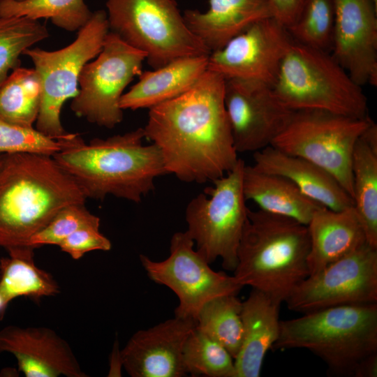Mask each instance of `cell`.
Listing matches in <instances>:
<instances>
[{"mask_svg": "<svg viewBox=\"0 0 377 377\" xmlns=\"http://www.w3.org/2000/svg\"><path fill=\"white\" fill-rule=\"evenodd\" d=\"M224 89L225 78L207 70L184 93L149 108L145 137L158 147L167 174L203 184L235 167Z\"/></svg>", "mask_w": 377, "mask_h": 377, "instance_id": "obj_1", "label": "cell"}, {"mask_svg": "<svg viewBox=\"0 0 377 377\" xmlns=\"http://www.w3.org/2000/svg\"><path fill=\"white\" fill-rule=\"evenodd\" d=\"M144 138L143 128L89 143L70 133L52 157L87 198L112 195L138 203L154 189L155 179L167 174L158 147L144 145Z\"/></svg>", "mask_w": 377, "mask_h": 377, "instance_id": "obj_2", "label": "cell"}, {"mask_svg": "<svg viewBox=\"0 0 377 377\" xmlns=\"http://www.w3.org/2000/svg\"><path fill=\"white\" fill-rule=\"evenodd\" d=\"M86 200L52 156L1 154L0 247L29 246L30 239L60 210Z\"/></svg>", "mask_w": 377, "mask_h": 377, "instance_id": "obj_3", "label": "cell"}, {"mask_svg": "<svg viewBox=\"0 0 377 377\" xmlns=\"http://www.w3.org/2000/svg\"><path fill=\"white\" fill-rule=\"evenodd\" d=\"M276 349H306L331 374L372 377L377 371V303L341 305L280 320Z\"/></svg>", "mask_w": 377, "mask_h": 377, "instance_id": "obj_4", "label": "cell"}, {"mask_svg": "<svg viewBox=\"0 0 377 377\" xmlns=\"http://www.w3.org/2000/svg\"><path fill=\"white\" fill-rule=\"evenodd\" d=\"M307 226L261 209H248L232 275L242 287L285 302L309 275Z\"/></svg>", "mask_w": 377, "mask_h": 377, "instance_id": "obj_5", "label": "cell"}, {"mask_svg": "<svg viewBox=\"0 0 377 377\" xmlns=\"http://www.w3.org/2000/svg\"><path fill=\"white\" fill-rule=\"evenodd\" d=\"M273 89L294 111L319 110L357 119L368 116L362 86L332 54L296 41L281 62Z\"/></svg>", "mask_w": 377, "mask_h": 377, "instance_id": "obj_6", "label": "cell"}, {"mask_svg": "<svg viewBox=\"0 0 377 377\" xmlns=\"http://www.w3.org/2000/svg\"><path fill=\"white\" fill-rule=\"evenodd\" d=\"M109 31L144 53L152 69L179 58L209 55L175 0H106Z\"/></svg>", "mask_w": 377, "mask_h": 377, "instance_id": "obj_7", "label": "cell"}, {"mask_svg": "<svg viewBox=\"0 0 377 377\" xmlns=\"http://www.w3.org/2000/svg\"><path fill=\"white\" fill-rule=\"evenodd\" d=\"M108 32L107 13L98 10L70 45L55 51L30 47L24 52L32 61L41 82V102L36 121L38 131L55 140L70 134L61 122L62 106L77 95L82 69L101 52Z\"/></svg>", "mask_w": 377, "mask_h": 377, "instance_id": "obj_8", "label": "cell"}, {"mask_svg": "<svg viewBox=\"0 0 377 377\" xmlns=\"http://www.w3.org/2000/svg\"><path fill=\"white\" fill-rule=\"evenodd\" d=\"M245 163L242 158L224 176L187 205L186 230L196 250L209 263L220 258L224 269L234 271L249 208L242 189Z\"/></svg>", "mask_w": 377, "mask_h": 377, "instance_id": "obj_9", "label": "cell"}, {"mask_svg": "<svg viewBox=\"0 0 377 377\" xmlns=\"http://www.w3.org/2000/svg\"><path fill=\"white\" fill-rule=\"evenodd\" d=\"M372 119L319 110H296L271 146L306 159L332 175L353 198L352 158Z\"/></svg>", "mask_w": 377, "mask_h": 377, "instance_id": "obj_10", "label": "cell"}, {"mask_svg": "<svg viewBox=\"0 0 377 377\" xmlns=\"http://www.w3.org/2000/svg\"><path fill=\"white\" fill-rule=\"evenodd\" d=\"M146 57L145 53L109 31L96 59L82 69L71 110L99 126H116L123 119L121 97L128 84L142 73Z\"/></svg>", "mask_w": 377, "mask_h": 377, "instance_id": "obj_11", "label": "cell"}, {"mask_svg": "<svg viewBox=\"0 0 377 377\" xmlns=\"http://www.w3.org/2000/svg\"><path fill=\"white\" fill-rule=\"evenodd\" d=\"M193 246L186 231L177 232L165 260L154 261L145 255L140 260L151 280L168 287L177 296L175 316L196 321L206 303L219 296L237 295L242 286L233 276L213 270Z\"/></svg>", "mask_w": 377, "mask_h": 377, "instance_id": "obj_12", "label": "cell"}, {"mask_svg": "<svg viewBox=\"0 0 377 377\" xmlns=\"http://www.w3.org/2000/svg\"><path fill=\"white\" fill-rule=\"evenodd\" d=\"M285 302L303 314L341 305L377 303V248L367 242L308 276Z\"/></svg>", "mask_w": 377, "mask_h": 377, "instance_id": "obj_13", "label": "cell"}, {"mask_svg": "<svg viewBox=\"0 0 377 377\" xmlns=\"http://www.w3.org/2000/svg\"><path fill=\"white\" fill-rule=\"evenodd\" d=\"M225 106L237 153L256 152L268 146L286 128L294 110L263 82L225 79Z\"/></svg>", "mask_w": 377, "mask_h": 377, "instance_id": "obj_14", "label": "cell"}, {"mask_svg": "<svg viewBox=\"0 0 377 377\" xmlns=\"http://www.w3.org/2000/svg\"><path fill=\"white\" fill-rule=\"evenodd\" d=\"M274 17L258 21L208 57L207 70L225 79L253 80L274 86L281 62L294 42Z\"/></svg>", "mask_w": 377, "mask_h": 377, "instance_id": "obj_15", "label": "cell"}, {"mask_svg": "<svg viewBox=\"0 0 377 377\" xmlns=\"http://www.w3.org/2000/svg\"><path fill=\"white\" fill-rule=\"evenodd\" d=\"M332 55L359 85H377V8L371 0H333Z\"/></svg>", "mask_w": 377, "mask_h": 377, "instance_id": "obj_16", "label": "cell"}, {"mask_svg": "<svg viewBox=\"0 0 377 377\" xmlns=\"http://www.w3.org/2000/svg\"><path fill=\"white\" fill-rule=\"evenodd\" d=\"M196 321L175 316L136 332L120 350L122 367L131 377H182L185 342Z\"/></svg>", "mask_w": 377, "mask_h": 377, "instance_id": "obj_17", "label": "cell"}, {"mask_svg": "<svg viewBox=\"0 0 377 377\" xmlns=\"http://www.w3.org/2000/svg\"><path fill=\"white\" fill-rule=\"evenodd\" d=\"M0 353L13 355L18 370L27 377L87 376L69 344L48 327H3Z\"/></svg>", "mask_w": 377, "mask_h": 377, "instance_id": "obj_18", "label": "cell"}, {"mask_svg": "<svg viewBox=\"0 0 377 377\" xmlns=\"http://www.w3.org/2000/svg\"><path fill=\"white\" fill-rule=\"evenodd\" d=\"M253 162L256 170L287 178L306 197L328 209L340 211L353 206V198L338 181L306 159L270 145L254 152Z\"/></svg>", "mask_w": 377, "mask_h": 377, "instance_id": "obj_19", "label": "cell"}, {"mask_svg": "<svg viewBox=\"0 0 377 377\" xmlns=\"http://www.w3.org/2000/svg\"><path fill=\"white\" fill-rule=\"evenodd\" d=\"M206 12L186 9L183 15L188 29L210 52L261 20L273 17L267 0H208Z\"/></svg>", "mask_w": 377, "mask_h": 377, "instance_id": "obj_20", "label": "cell"}, {"mask_svg": "<svg viewBox=\"0 0 377 377\" xmlns=\"http://www.w3.org/2000/svg\"><path fill=\"white\" fill-rule=\"evenodd\" d=\"M282 302L254 288L242 302L243 337L239 351L234 360L235 377L260 376L265 356L279 336V310Z\"/></svg>", "mask_w": 377, "mask_h": 377, "instance_id": "obj_21", "label": "cell"}, {"mask_svg": "<svg viewBox=\"0 0 377 377\" xmlns=\"http://www.w3.org/2000/svg\"><path fill=\"white\" fill-rule=\"evenodd\" d=\"M307 228L310 239L307 257L309 275L367 243L353 206L340 211L321 206L314 212Z\"/></svg>", "mask_w": 377, "mask_h": 377, "instance_id": "obj_22", "label": "cell"}, {"mask_svg": "<svg viewBox=\"0 0 377 377\" xmlns=\"http://www.w3.org/2000/svg\"><path fill=\"white\" fill-rule=\"evenodd\" d=\"M209 55L177 59L153 71L142 72L139 81L121 97L124 110L151 108L189 89L207 70Z\"/></svg>", "mask_w": 377, "mask_h": 377, "instance_id": "obj_23", "label": "cell"}, {"mask_svg": "<svg viewBox=\"0 0 377 377\" xmlns=\"http://www.w3.org/2000/svg\"><path fill=\"white\" fill-rule=\"evenodd\" d=\"M242 189L246 200H252L264 212L290 218L307 226L321 205L306 197L289 179L281 175L244 165Z\"/></svg>", "mask_w": 377, "mask_h": 377, "instance_id": "obj_24", "label": "cell"}, {"mask_svg": "<svg viewBox=\"0 0 377 377\" xmlns=\"http://www.w3.org/2000/svg\"><path fill=\"white\" fill-rule=\"evenodd\" d=\"M34 249L29 246L10 249L8 256L0 259V292L8 303L19 297L39 301L60 292L52 275L35 265Z\"/></svg>", "mask_w": 377, "mask_h": 377, "instance_id": "obj_25", "label": "cell"}, {"mask_svg": "<svg viewBox=\"0 0 377 377\" xmlns=\"http://www.w3.org/2000/svg\"><path fill=\"white\" fill-rule=\"evenodd\" d=\"M353 207L367 242L377 248V149L362 137L352 158Z\"/></svg>", "mask_w": 377, "mask_h": 377, "instance_id": "obj_26", "label": "cell"}, {"mask_svg": "<svg viewBox=\"0 0 377 377\" xmlns=\"http://www.w3.org/2000/svg\"><path fill=\"white\" fill-rule=\"evenodd\" d=\"M42 86L34 68L19 67L0 87V119L8 124L33 128L41 102Z\"/></svg>", "mask_w": 377, "mask_h": 377, "instance_id": "obj_27", "label": "cell"}, {"mask_svg": "<svg viewBox=\"0 0 377 377\" xmlns=\"http://www.w3.org/2000/svg\"><path fill=\"white\" fill-rule=\"evenodd\" d=\"M242 303L237 295L217 297L203 306L196 319V328L221 344L234 360L243 337Z\"/></svg>", "mask_w": 377, "mask_h": 377, "instance_id": "obj_28", "label": "cell"}, {"mask_svg": "<svg viewBox=\"0 0 377 377\" xmlns=\"http://www.w3.org/2000/svg\"><path fill=\"white\" fill-rule=\"evenodd\" d=\"M91 15L84 0H0L1 17L49 19L68 31H78Z\"/></svg>", "mask_w": 377, "mask_h": 377, "instance_id": "obj_29", "label": "cell"}, {"mask_svg": "<svg viewBox=\"0 0 377 377\" xmlns=\"http://www.w3.org/2000/svg\"><path fill=\"white\" fill-rule=\"evenodd\" d=\"M49 36L47 28L39 20L0 16V87L10 71L20 67V55Z\"/></svg>", "mask_w": 377, "mask_h": 377, "instance_id": "obj_30", "label": "cell"}, {"mask_svg": "<svg viewBox=\"0 0 377 377\" xmlns=\"http://www.w3.org/2000/svg\"><path fill=\"white\" fill-rule=\"evenodd\" d=\"M183 364L192 376L235 377L234 359L216 341L195 328L183 349Z\"/></svg>", "mask_w": 377, "mask_h": 377, "instance_id": "obj_31", "label": "cell"}, {"mask_svg": "<svg viewBox=\"0 0 377 377\" xmlns=\"http://www.w3.org/2000/svg\"><path fill=\"white\" fill-rule=\"evenodd\" d=\"M334 24L333 0H306L288 30L295 41L328 52L332 48Z\"/></svg>", "mask_w": 377, "mask_h": 377, "instance_id": "obj_32", "label": "cell"}, {"mask_svg": "<svg viewBox=\"0 0 377 377\" xmlns=\"http://www.w3.org/2000/svg\"><path fill=\"white\" fill-rule=\"evenodd\" d=\"M87 226L100 227V218L91 214L84 204H73L60 210L29 240L34 249L43 245L58 246L77 230Z\"/></svg>", "mask_w": 377, "mask_h": 377, "instance_id": "obj_33", "label": "cell"}, {"mask_svg": "<svg viewBox=\"0 0 377 377\" xmlns=\"http://www.w3.org/2000/svg\"><path fill=\"white\" fill-rule=\"evenodd\" d=\"M61 147V140L46 136L34 127L18 126L0 119V154L35 153L53 156Z\"/></svg>", "mask_w": 377, "mask_h": 377, "instance_id": "obj_34", "label": "cell"}, {"mask_svg": "<svg viewBox=\"0 0 377 377\" xmlns=\"http://www.w3.org/2000/svg\"><path fill=\"white\" fill-rule=\"evenodd\" d=\"M59 246L72 258L77 260L86 253L92 251H110L112 244L110 239L100 232L99 227L87 226L70 235Z\"/></svg>", "mask_w": 377, "mask_h": 377, "instance_id": "obj_35", "label": "cell"}, {"mask_svg": "<svg viewBox=\"0 0 377 377\" xmlns=\"http://www.w3.org/2000/svg\"><path fill=\"white\" fill-rule=\"evenodd\" d=\"M273 17L287 29L297 19L306 0H267Z\"/></svg>", "mask_w": 377, "mask_h": 377, "instance_id": "obj_36", "label": "cell"}, {"mask_svg": "<svg viewBox=\"0 0 377 377\" xmlns=\"http://www.w3.org/2000/svg\"><path fill=\"white\" fill-rule=\"evenodd\" d=\"M9 303L6 300L5 297L0 292V320L3 318L6 310Z\"/></svg>", "mask_w": 377, "mask_h": 377, "instance_id": "obj_37", "label": "cell"}, {"mask_svg": "<svg viewBox=\"0 0 377 377\" xmlns=\"http://www.w3.org/2000/svg\"><path fill=\"white\" fill-rule=\"evenodd\" d=\"M374 5L377 8V0H371Z\"/></svg>", "mask_w": 377, "mask_h": 377, "instance_id": "obj_38", "label": "cell"}, {"mask_svg": "<svg viewBox=\"0 0 377 377\" xmlns=\"http://www.w3.org/2000/svg\"><path fill=\"white\" fill-rule=\"evenodd\" d=\"M15 1H24V0H15Z\"/></svg>", "mask_w": 377, "mask_h": 377, "instance_id": "obj_39", "label": "cell"}, {"mask_svg": "<svg viewBox=\"0 0 377 377\" xmlns=\"http://www.w3.org/2000/svg\"><path fill=\"white\" fill-rule=\"evenodd\" d=\"M1 155V154H0Z\"/></svg>", "mask_w": 377, "mask_h": 377, "instance_id": "obj_40", "label": "cell"}]
</instances>
